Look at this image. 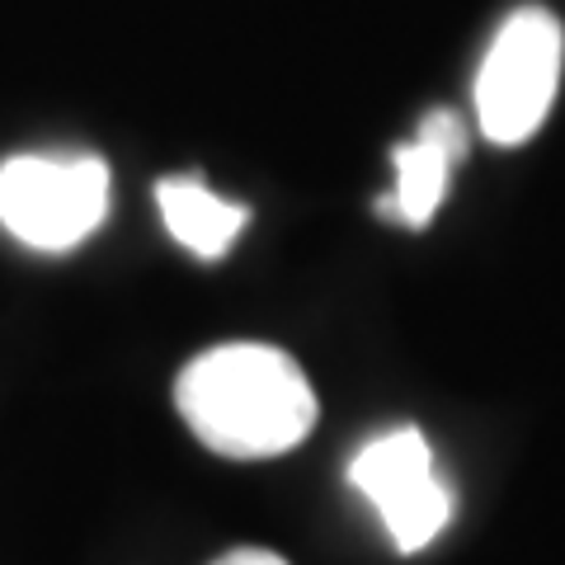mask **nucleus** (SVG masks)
I'll return each instance as SVG.
<instances>
[{"instance_id": "obj_6", "label": "nucleus", "mask_w": 565, "mask_h": 565, "mask_svg": "<svg viewBox=\"0 0 565 565\" xmlns=\"http://www.w3.org/2000/svg\"><path fill=\"white\" fill-rule=\"evenodd\" d=\"M156 207L166 217V232L199 259H222L250 226V207L222 199L203 174H166L156 184Z\"/></svg>"}, {"instance_id": "obj_4", "label": "nucleus", "mask_w": 565, "mask_h": 565, "mask_svg": "<svg viewBox=\"0 0 565 565\" xmlns=\"http://www.w3.org/2000/svg\"><path fill=\"white\" fill-rule=\"evenodd\" d=\"M349 481L382 514L401 556L424 552L452 519V490L434 471L429 438L411 429V424H401L392 434H377L373 444H363L353 452Z\"/></svg>"}, {"instance_id": "obj_3", "label": "nucleus", "mask_w": 565, "mask_h": 565, "mask_svg": "<svg viewBox=\"0 0 565 565\" xmlns=\"http://www.w3.org/2000/svg\"><path fill=\"white\" fill-rule=\"evenodd\" d=\"M565 57V29L552 10L523 6L494 33L476 76V122L494 147H519L552 114Z\"/></svg>"}, {"instance_id": "obj_1", "label": "nucleus", "mask_w": 565, "mask_h": 565, "mask_svg": "<svg viewBox=\"0 0 565 565\" xmlns=\"http://www.w3.org/2000/svg\"><path fill=\"white\" fill-rule=\"evenodd\" d=\"M193 438L236 462L282 457L316 429V392L307 373L274 344H217L174 382Z\"/></svg>"}, {"instance_id": "obj_2", "label": "nucleus", "mask_w": 565, "mask_h": 565, "mask_svg": "<svg viewBox=\"0 0 565 565\" xmlns=\"http://www.w3.org/2000/svg\"><path fill=\"white\" fill-rule=\"evenodd\" d=\"M109 217V166L99 156H10L0 166V226L29 250H76Z\"/></svg>"}, {"instance_id": "obj_5", "label": "nucleus", "mask_w": 565, "mask_h": 565, "mask_svg": "<svg viewBox=\"0 0 565 565\" xmlns=\"http://www.w3.org/2000/svg\"><path fill=\"white\" fill-rule=\"evenodd\" d=\"M467 161V122L452 109H429L411 141L392 147L396 189L377 199V217L424 232L448 193L452 170Z\"/></svg>"}, {"instance_id": "obj_7", "label": "nucleus", "mask_w": 565, "mask_h": 565, "mask_svg": "<svg viewBox=\"0 0 565 565\" xmlns=\"http://www.w3.org/2000/svg\"><path fill=\"white\" fill-rule=\"evenodd\" d=\"M212 565H288V561L274 556V552H259V546H236V552H226L222 561H212Z\"/></svg>"}]
</instances>
